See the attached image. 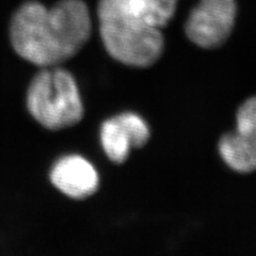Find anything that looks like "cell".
<instances>
[{"mask_svg":"<svg viewBox=\"0 0 256 256\" xmlns=\"http://www.w3.org/2000/svg\"><path fill=\"white\" fill-rule=\"evenodd\" d=\"M91 32V14L82 0H60L52 8L27 2L12 15L9 27L14 52L41 68L75 57Z\"/></svg>","mask_w":256,"mask_h":256,"instance_id":"cell-1","label":"cell"},{"mask_svg":"<svg viewBox=\"0 0 256 256\" xmlns=\"http://www.w3.org/2000/svg\"><path fill=\"white\" fill-rule=\"evenodd\" d=\"M98 18L102 44L118 62L146 68L154 66L162 56V31L136 14L128 0H100Z\"/></svg>","mask_w":256,"mask_h":256,"instance_id":"cell-2","label":"cell"},{"mask_svg":"<svg viewBox=\"0 0 256 256\" xmlns=\"http://www.w3.org/2000/svg\"><path fill=\"white\" fill-rule=\"evenodd\" d=\"M26 105L31 116L50 130L77 125L84 116L74 76L58 66L42 68L28 86Z\"/></svg>","mask_w":256,"mask_h":256,"instance_id":"cell-3","label":"cell"},{"mask_svg":"<svg viewBox=\"0 0 256 256\" xmlns=\"http://www.w3.org/2000/svg\"><path fill=\"white\" fill-rule=\"evenodd\" d=\"M236 16V0H200L185 24L186 36L204 50L221 47L232 34Z\"/></svg>","mask_w":256,"mask_h":256,"instance_id":"cell-4","label":"cell"},{"mask_svg":"<svg viewBox=\"0 0 256 256\" xmlns=\"http://www.w3.org/2000/svg\"><path fill=\"white\" fill-rule=\"evenodd\" d=\"M150 138V128L142 118L132 112L105 121L100 128L102 150L110 162L124 164L132 148H141Z\"/></svg>","mask_w":256,"mask_h":256,"instance_id":"cell-5","label":"cell"},{"mask_svg":"<svg viewBox=\"0 0 256 256\" xmlns=\"http://www.w3.org/2000/svg\"><path fill=\"white\" fill-rule=\"evenodd\" d=\"M50 182L63 194L75 200H84L93 196L100 186V178L95 168L78 155L59 159L52 169Z\"/></svg>","mask_w":256,"mask_h":256,"instance_id":"cell-6","label":"cell"},{"mask_svg":"<svg viewBox=\"0 0 256 256\" xmlns=\"http://www.w3.org/2000/svg\"><path fill=\"white\" fill-rule=\"evenodd\" d=\"M222 159L232 170L248 174L256 168V132L236 128L221 137L218 144Z\"/></svg>","mask_w":256,"mask_h":256,"instance_id":"cell-7","label":"cell"},{"mask_svg":"<svg viewBox=\"0 0 256 256\" xmlns=\"http://www.w3.org/2000/svg\"><path fill=\"white\" fill-rule=\"evenodd\" d=\"M132 10L150 26L166 27L178 6V0H128Z\"/></svg>","mask_w":256,"mask_h":256,"instance_id":"cell-8","label":"cell"},{"mask_svg":"<svg viewBox=\"0 0 256 256\" xmlns=\"http://www.w3.org/2000/svg\"><path fill=\"white\" fill-rule=\"evenodd\" d=\"M237 127L239 130L256 132V100L253 98L246 100L237 111Z\"/></svg>","mask_w":256,"mask_h":256,"instance_id":"cell-9","label":"cell"}]
</instances>
